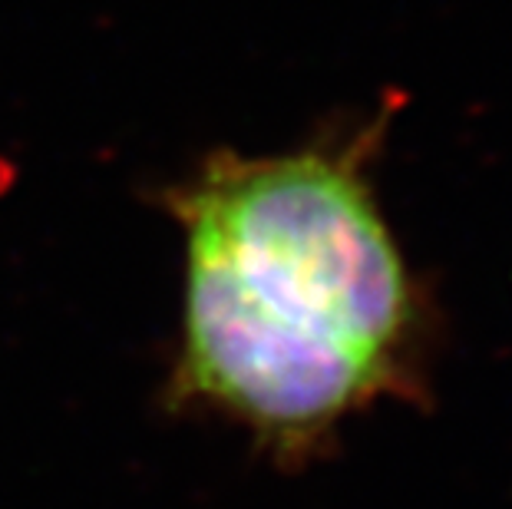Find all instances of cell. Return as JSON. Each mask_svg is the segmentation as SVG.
I'll return each instance as SVG.
<instances>
[{
    "mask_svg": "<svg viewBox=\"0 0 512 509\" xmlns=\"http://www.w3.org/2000/svg\"><path fill=\"white\" fill-rule=\"evenodd\" d=\"M364 156V139L344 153L215 156L176 196L185 377L261 427L311 430L357 407L417 318Z\"/></svg>",
    "mask_w": 512,
    "mask_h": 509,
    "instance_id": "6da1fadb",
    "label": "cell"
}]
</instances>
